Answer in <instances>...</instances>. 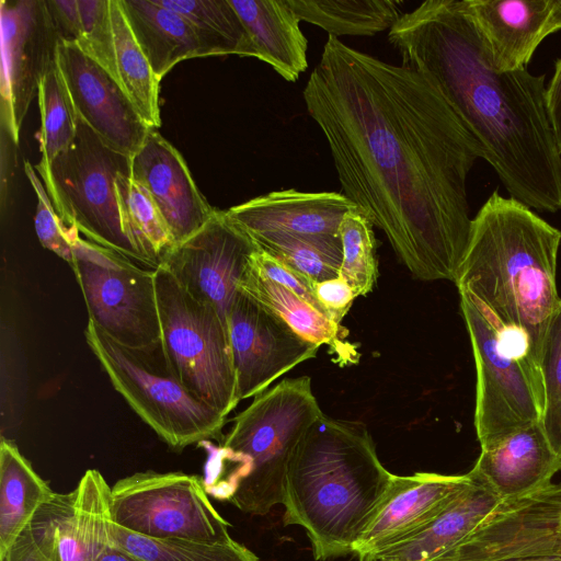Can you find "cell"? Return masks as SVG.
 Listing matches in <instances>:
<instances>
[{"instance_id": "1", "label": "cell", "mask_w": 561, "mask_h": 561, "mask_svg": "<svg viewBox=\"0 0 561 561\" xmlns=\"http://www.w3.org/2000/svg\"><path fill=\"white\" fill-rule=\"evenodd\" d=\"M302 96L343 194L414 277L456 283L472 224L467 180L483 151L443 95L329 35Z\"/></svg>"}, {"instance_id": "2", "label": "cell", "mask_w": 561, "mask_h": 561, "mask_svg": "<svg viewBox=\"0 0 561 561\" xmlns=\"http://www.w3.org/2000/svg\"><path fill=\"white\" fill-rule=\"evenodd\" d=\"M402 65L422 75L479 141L510 197L561 210V151L547 110L546 75L493 68L465 0H427L389 30Z\"/></svg>"}, {"instance_id": "3", "label": "cell", "mask_w": 561, "mask_h": 561, "mask_svg": "<svg viewBox=\"0 0 561 561\" xmlns=\"http://www.w3.org/2000/svg\"><path fill=\"white\" fill-rule=\"evenodd\" d=\"M561 231L531 208L494 191L472 218L456 286L468 293L539 368L545 334L561 305Z\"/></svg>"}, {"instance_id": "4", "label": "cell", "mask_w": 561, "mask_h": 561, "mask_svg": "<svg viewBox=\"0 0 561 561\" xmlns=\"http://www.w3.org/2000/svg\"><path fill=\"white\" fill-rule=\"evenodd\" d=\"M392 478L365 425L322 414L287 466L284 524L306 530L318 561L353 553Z\"/></svg>"}, {"instance_id": "5", "label": "cell", "mask_w": 561, "mask_h": 561, "mask_svg": "<svg viewBox=\"0 0 561 561\" xmlns=\"http://www.w3.org/2000/svg\"><path fill=\"white\" fill-rule=\"evenodd\" d=\"M322 414L308 376L285 379L255 396L220 446L201 443L208 451L203 478L208 495L243 513L266 515L282 504L287 466Z\"/></svg>"}, {"instance_id": "6", "label": "cell", "mask_w": 561, "mask_h": 561, "mask_svg": "<svg viewBox=\"0 0 561 561\" xmlns=\"http://www.w3.org/2000/svg\"><path fill=\"white\" fill-rule=\"evenodd\" d=\"M84 337L115 390L172 449L221 437L226 417L171 373L161 345L153 351L129 348L91 320Z\"/></svg>"}, {"instance_id": "7", "label": "cell", "mask_w": 561, "mask_h": 561, "mask_svg": "<svg viewBox=\"0 0 561 561\" xmlns=\"http://www.w3.org/2000/svg\"><path fill=\"white\" fill-rule=\"evenodd\" d=\"M36 171L68 227L76 228L84 239L145 265L127 234L116 187L117 175L130 172V157L112 149L78 118L70 147L46 169Z\"/></svg>"}, {"instance_id": "8", "label": "cell", "mask_w": 561, "mask_h": 561, "mask_svg": "<svg viewBox=\"0 0 561 561\" xmlns=\"http://www.w3.org/2000/svg\"><path fill=\"white\" fill-rule=\"evenodd\" d=\"M459 294L477 370L474 427L484 449L541 422L543 387L539 368L514 336L468 293Z\"/></svg>"}, {"instance_id": "9", "label": "cell", "mask_w": 561, "mask_h": 561, "mask_svg": "<svg viewBox=\"0 0 561 561\" xmlns=\"http://www.w3.org/2000/svg\"><path fill=\"white\" fill-rule=\"evenodd\" d=\"M161 351L171 373L227 419L240 402L228 325L191 296L162 265L156 271Z\"/></svg>"}, {"instance_id": "10", "label": "cell", "mask_w": 561, "mask_h": 561, "mask_svg": "<svg viewBox=\"0 0 561 561\" xmlns=\"http://www.w3.org/2000/svg\"><path fill=\"white\" fill-rule=\"evenodd\" d=\"M81 288L89 320L129 348L153 351L161 345L154 268L80 234L70 264Z\"/></svg>"}, {"instance_id": "11", "label": "cell", "mask_w": 561, "mask_h": 561, "mask_svg": "<svg viewBox=\"0 0 561 561\" xmlns=\"http://www.w3.org/2000/svg\"><path fill=\"white\" fill-rule=\"evenodd\" d=\"M113 522L149 538L224 542L230 524L210 502L204 480L184 472H135L111 488Z\"/></svg>"}, {"instance_id": "12", "label": "cell", "mask_w": 561, "mask_h": 561, "mask_svg": "<svg viewBox=\"0 0 561 561\" xmlns=\"http://www.w3.org/2000/svg\"><path fill=\"white\" fill-rule=\"evenodd\" d=\"M0 25L1 125L18 146L38 84L56 62L59 36L46 0H1Z\"/></svg>"}, {"instance_id": "13", "label": "cell", "mask_w": 561, "mask_h": 561, "mask_svg": "<svg viewBox=\"0 0 561 561\" xmlns=\"http://www.w3.org/2000/svg\"><path fill=\"white\" fill-rule=\"evenodd\" d=\"M561 558V482L501 501L463 541L436 561Z\"/></svg>"}, {"instance_id": "14", "label": "cell", "mask_w": 561, "mask_h": 561, "mask_svg": "<svg viewBox=\"0 0 561 561\" xmlns=\"http://www.w3.org/2000/svg\"><path fill=\"white\" fill-rule=\"evenodd\" d=\"M256 242L216 209L208 222L174 245L163 257L164 266L195 299L213 307L227 323V314ZM228 325V324H227Z\"/></svg>"}, {"instance_id": "15", "label": "cell", "mask_w": 561, "mask_h": 561, "mask_svg": "<svg viewBox=\"0 0 561 561\" xmlns=\"http://www.w3.org/2000/svg\"><path fill=\"white\" fill-rule=\"evenodd\" d=\"M239 401L265 391L278 377L316 357L319 346L280 317L238 290L227 314Z\"/></svg>"}, {"instance_id": "16", "label": "cell", "mask_w": 561, "mask_h": 561, "mask_svg": "<svg viewBox=\"0 0 561 561\" xmlns=\"http://www.w3.org/2000/svg\"><path fill=\"white\" fill-rule=\"evenodd\" d=\"M56 61L77 117L112 149L136 153L151 128L121 83L73 43L59 39Z\"/></svg>"}, {"instance_id": "17", "label": "cell", "mask_w": 561, "mask_h": 561, "mask_svg": "<svg viewBox=\"0 0 561 561\" xmlns=\"http://www.w3.org/2000/svg\"><path fill=\"white\" fill-rule=\"evenodd\" d=\"M111 488L99 470L88 469L72 491L55 492L39 508L31 524L51 561H95L112 543Z\"/></svg>"}, {"instance_id": "18", "label": "cell", "mask_w": 561, "mask_h": 561, "mask_svg": "<svg viewBox=\"0 0 561 561\" xmlns=\"http://www.w3.org/2000/svg\"><path fill=\"white\" fill-rule=\"evenodd\" d=\"M356 205L343 193L273 191L225 210L251 238L287 234L342 252L340 225Z\"/></svg>"}, {"instance_id": "19", "label": "cell", "mask_w": 561, "mask_h": 561, "mask_svg": "<svg viewBox=\"0 0 561 561\" xmlns=\"http://www.w3.org/2000/svg\"><path fill=\"white\" fill-rule=\"evenodd\" d=\"M470 481L469 472L393 474L388 492L355 542L353 554L358 561H374L428 524Z\"/></svg>"}, {"instance_id": "20", "label": "cell", "mask_w": 561, "mask_h": 561, "mask_svg": "<svg viewBox=\"0 0 561 561\" xmlns=\"http://www.w3.org/2000/svg\"><path fill=\"white\" fill-rule=\"evenodd\" d=\"M130 176L152 197L174 245L202 229L216 211L197 188L182 154L154 128L130 157Z\"/></svg>"}, {"instance_id": "21", "label": "cell", "mask_w": 561, "mask_h": 561, "mask_svg": "<svg viewBox=\"0 0 561 561\" xmlns=\"http://www.w3.org/2000/svg\"><path fill=\"white\" fill-rule=\"evenodd\" d=\"M470 471L501 501H506L551 483L553 476L561 471V456L540 422L481 449Z\"/></svg>"}, {"instance_id": "22", "label": "cell", "mask_w": 561, "mask_h": 561, "mask_svg": "<svg viewBox=\"0 0 561 561\" xmlns=\"http://www.w3.org/2000/svg\"><path fill=\"white\" fill-rule=\"evenodd\" d=\"M492 66L501 72L527 67L540 43L552 0H465Z\"/></svg>"}, {"instance_id": "23", "label": "cell", "mask_w": 561, "mask_h": 561, "mask_svg": "<svg viewBox=\"0 0 561 561\" xmlns=\"http://www.w3.org/2000/svg\"><path fill=\"white\" fill-rule=\"evenodd\" d=\"M469 474L470 483L428 524L374 561H436L471 535L501 500L471 471Z\"/></svg>"}, {"instance_id": "24", "label": "cell", "mask_w": 561, "mask_h": 561, "mask_svg": "<svg viewBox=\"0 0 561 561\" xmlns=\"http://www.w3.org/2000/svg\"><path fill=\"white\" fill-rule=\"evenodd\" d=\"M245 27L256 58L295 82L308 67V41L286 0H229Z\"/></svg>"}, {"instance_id": "25", "label": "cell", "mask_w": 561, "mask_h": 561, "mask_svg": "<svg viewBox=\"0 0 561 561\" xmlns=\"http://www.w3.org/2000/svg\"><path fill=\"white\" fill-rule=\"evenodd\" d=\"M238 290L280 317L297 334L317 346L327 345L340 366L358 363L357 346L348 340V331L319 312L287 288L267 279L249 262Z\"/></svg>"}, {"instance_id": "26", "label": "cell", "mask_w": 561, "mask_h": 561, "mask_svg": "<svg viewBox=\"0 0 561 561\" xmlns=\"http://www.w3.org/2000/svg\"><path fill=\"white\" fill-rule=\"evenodd\" d=\"M159 81L180 61L205 53L190 22L157 0H118Z\"/></svg>"}, {"instance_id": "27", "label": "cell", "mask_w": 561, "mask_h": 561, "mask_svg": "<svg viewBox=\"0 0 561 561\" xmlns=\"http://www.w3.org/2000/svg\"><path fill=\"white\" fill-rule=\"evenodd\" d=\"M55 494L18 446L0 442V558Z\"/></svg>"}, {"instance_id": "28", "label": "cell", "mask_w": 561, "mask_h": 561, "mask_svg": "<svg viewBox=\"0 0 561 561\" xmlns=\"http://www.w3.org/2000/svg\"><path fill=\"white\" fill-rule=\"evenodd\" d=\"M300 21L330 36H373L390 30L402 15L392 0H286Z\"/></svg>"}, {"instance_id": "29", "label": "cell", "mask_w": 561, "mask_h": 561, "mask_svg": "<svg viewBox=\"0 0 561 561\" xmlns=\"http://www.w3.org/2000/svg\"><path fill=\"white\" fill-rule=\"evenodd\" d=\"M111 18L118 81L145 123L158 129L161 126L160 81L137 43L118 0H111Z\"/></svg>"}, {"instance_id": "30", "label": "cell", "mask_w": 561, "mask_h": 561, "mask_svg": "<svg viewBox=\"0 0 561 561\" xmlns=\"http://www.w3.org/2000/svg\"><path fill=\"white\" fill-rule=\"evenodd\" d=\"M193 26L205 56L255 57L250 36L229 0H157Z\"/></svg>"}, {"instance_id": "31", "label": "cell", "mask_w": 561, "mask_h": 561, "mask_svg": "<svg viewBox=\"0 0 561 561\" xmlns=\"http://www.w3.org/2000/svg\"><path fill=\"white\" fill-rule=\"evenodd\" d=\"M116 187L127 234L145 266L156 270L174 247L170 230L148 191L130 172L117 175Z\"/></svg>"}, {"instance_id": "32", "label": "cell", "mask_w": 561, "mask_h": 561, "mask_svg": "<svg viewBox=\"0 0 561 561\" xmlns=\"http://www.w3.org/2000/svg\"><path fill=\"white\" fill-rule=\"evenodd\" d=\"M111 539L142 561H260L245 546L230 539L205 542L181 538H149L131 533L114 522Z\"/></svg>"}, {"instance_id": "33", "label": "cell", "mask_w": 561, "mask_h": 561, "mask_svg": "<svg viewBox=\"0 0 561 561\" xmlns=\"http://www.w3.org/2000/svg\"><path fill=\"white\" fill-rule=\"evenodd\" d=\"M37 98L41 113L37 138L42 158L35 170H41L66 151L77 135L78 117L57 61L42 78Z\"/></svg>"}, {"instance_id": "34", "label": "cell", "mask_w": 561, "mask_h": 561, "mask_svg": "<svg viewBox=\"0 0 561 561\" xmlns=\"http://www.w3.org/2000/svg\"><path fill=\"white\" fill-rule=\"evenodd\" d=\"M342 263L340 275L356 297L369 294L378 277L377 242L373 224L358 208L350 210L340 225Z\"/></svg>"}, {"instance_id": "35", "label": "cell", "mask_w": 561, "mask_h": 561, "mask_svg": "<svg viewBox=\"0 0 561 561\" xmlns=\"http://www.w3.org/2000/svg\"><path fill=\"white\" fill-rule=\"evenodd\" d=\"M252 239L262 251L314 283L336 278L340 275L342 252L287 234H270Z\"/></svg>"}, {"instance_id": "36", "label": "cell", "mask_w": 561, "mask_h": 561, "mask_svg": "<svg viewBox=\"0 0 561 561\" xmlns=\"http://www.w3.org/2000/svg\"><path fill=\"white\" fill-rule=\"evenodd\" d=\"M539 371L543 387L541 424L552 447L561 456V305L545 334Z\"/></svg>"}, {"instance_id": "37", "label": "cell", "mask_w": 561, "mask_h": 561, "mask_svg": "<svg viewBox=\"0 0 561 561\" xmlns=\"http://www.w3.org/2000/svg\"><path fill=\"white\" fill-rule=\"evenodd\" d=\"M78 8L81 38L77 46L118 81L111 0H78Z\"/></svg>"}, {"instance_id": "38", "label": "cell", "mask_w": 561, "mask_h": 561, "mask_svg": "<svg viewBox=\"0 0 561 561\" xmlns=\"http://www.w3.org/2000/svg\"><path fill=\"white\" fill-rule=\"evenodd\" d=\"M24 170L37 197L34 217L37 238L45 249L53 251L70 265L73 257L75 240L80 232L76 228L68 227L59 217L45 185L27 160H24Z\"/></svg>"}, {"instance_id": "39", "label": "cell", "mask_w": 561, "mask_h": 561, "mask_svg": "<svg viewBox=\"0 0 561 561\" xmlns=\"http://www.w3.org/2000/svg\"><path fill=\"white\" fill-rule=\"evenodd\" d=\"M250 264L262 276L287 288L328 317L314 291V282L259 249ZM329 318V317H328Z\"/></svg>"}, {"instance_id": "40", "label": "cell", "mask_w": 561, "mask_h": 561, "mask_svg": "<svg viewBox=\"0 0 561 561\" xmlns=\"http://www.w3.org/2000/svg\"><path fill=\"white\" fill-rule=\"evenodd\" d=\"M314 291L329 319L340 324L356 298L353 288L341 276L316 283Z\"/></svg>"}, {"instance_id": "41", "label": "cell", "mask_w": 561, "mask_h": 561, "mask_svg": "<svg viewBox=\"0 0 561 561\" xmlns=\"http://www.w3.org/2000/svg\"><path fill=\"white\" fill-rule=\"evenodd\" d=\"M59 39L78 44L81 38V21L78 0H46Z\"/></svg>"}, {"instance_id": "42", "label": "cell", "mask_w": 561, "mask_h": 561, "mask_svg": "<svg viewBox=\"0 0 561 561\" xmlns=\"http://www.w3.org/2000/svg\"><path fill=\"white\" fill-rule=\"evenodd\" d=\"M0 561H51L45 542L30 524Z\"/></svg>"}, {"instance_id": "43", "label": "cell", "mask_w": 561, "mask_h": 561, "mask_svg": "<svg viewBox=\"0 0 561 561\" xmlns=\"http://www.w3.org/2000/svg\"><path fill=\"white\" fill-rule=\"evenodd\" d=\"M546 101L554 138L561 151V57L556 61L553 75L547 84Z\"/></svg>"}, {"instance_id": "44", "label": "cell", "mask_w": 561, "mask_h": 561, "mask_svg": "<svg viewBox=\"0 0 561 561\" xmlns=\"http://www.w3.org/2000/svg\"><path fill=\"white\" fill-rule=\"evenodd\" d=\"M95 561H142L113 541L107 546Z\"/></svg>"}, {"instance_id": "45", "label": "cell", "mask_w": 561, "mask_h": 561, "mask_svg": "<svg viewBox=\"0 0 561 561\" xmlns=\"http://www.w3.org/2000/svg\"><path fill=\"white\" fill-rule=\"evenodd\" d=\"M561 30V0H552L550 16L547 23V36Z\"/></svg>"}, {"instance_id": "46", "label": "cell", "mask_w": 561, "mask_h": 561, "mask_svg": "<svg viewBox=\"0 0 561 561\" xmlns=\"http://www.w3.org/2000/svg\"><path fill=\"white\" fill-rule=\"evenodd\" d=\"M499 561H561V558L534 557V558L505 559V560H499Z\"/></svg>"}]
</instances>
